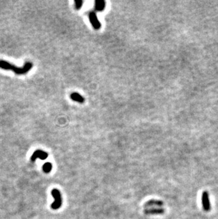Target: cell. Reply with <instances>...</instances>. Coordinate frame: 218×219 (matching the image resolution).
Segmentation results:
<instances>
[{"label": "cell", "mask_w": 218, "mask_h": 219, "mask_svg": "<svg viewBox=\"0 0 218 219\" xmlns=\"http://www.w3.org/2000/svg\"><path fill=\"white\" fill-rule=\"evenodd\" d=\"M33 65L31 62H26L23 67L19 68V67L12 65L7 61L0 60V68L2 69V70L13 71L17 75H26L33 68Z\"/></svg>", "instance_id": "obj_1"}, {"label": "cell", "mask_w": 218, "mask_h": 219, "mask_svg": "<svg viewBox=\"0 0 218 219\" xmlns=\"http://www.w3.org/2000/svg\"><path fill=\"white\" fill-rule=\"evenodd\" d=\"M51 194L55 198L54 202L51 204V209H53V210H57L61 207L62 203L60 192L58 189H54L51 191Z\"/></svg>", "instance_id": "obj_2"}, {"label": "cell", "mask_w": 218, "mask_h": 219, "mask_svg": "<svg viewBox=\"0 0 218 219\" xmlns=\"http://www.w3.org/2000/svg\"><path fill=\"white\" fill-rule=\"evenodd\" d=\"M202 204H203V209L205 211H210L211 209L210 203L209 194L208 192L205 191L202 194Z\"/></svg>", "instance_id": "obj_3"}, {"label": "cell", "mask_w": 218, "mask_h": 219, "mask_svg": "<svg viewBox=\"0 0 218 219\" xmlns=\"http://www.w3.org/2000/svg\"><path fill=\"white\" fill-rule=\"evenodd\" d=\"M48 154L46 152L41 151V150H37L33 153L32 156L31 157V160L32 162H35L37 158H40L42 160H45V159L48 158Z\"/></svg>", "instance_id": "obj_4"}, {"label": "cell", "mask_w": 218, "mask_h": 219, "mask_svg": "<svg viewBox=\"0 0 218 219\" xmlns=\"http://www.w3.org/2000/svg\"><path fill=\"white\" fill-rule=\"evenodd\" d=\"M89 20H90L91 23H92V25L96 30H98L101 28V24L100 23L99 20L97 18V16L95 12H90V14H89Z\"/></svg>", "instance_id": "obj_5"}, {"label": "cell", "mask_w": 218, "mask_h": 219, "mask_svg": "<svg viewBox=\"0 0 218 219\" xmlns=\"http://www.w3.org/2000/svg\"><path fill=\"white\" fill-rule=\"evenodd\" d=\"M165 211L161 208H152L144 210V214L146 215H159V214H164Z\"/></svg>", "instance_id": "obj_6"}, {"label": "cell", "mask_w": 218, "mask_h": 219, "mask_svg": "<svg viewBox=\"0 0 218 219\" xmlns=\"http://www.w3.org/2000/svg\"><path fill=\"white\" fill-rule=\"evenodd\" d=\"M164 205V202L160 200H155L152 199L150 201H147L145 204H144V207L147 208L150 207V206H162Z\"/></svg>", "instance_id": "obj_7"}, {"label": "cell", "mask_w": 218, "mask_h": 219, "mask_svg": "<svg viewBox=\"0 0 218 219\" xmlns=\"http://www.w3.org/2000/svg\"><path fill=\"white\" fill-rule=\"evenodd\" d=\"M70 98L74 101H77V102L80 103V104H82L84 102V98L81 95H80L79 93H77V92H73L70 95Z\"/></svg>", "instance_id": "obj_8"}, {"label": "cell", "mask_w": 218, "mask_h": 219, "mask_svg": "<svg viewBox=\"0 0 218 219\" xmlns=\"http://www.w3.org/2000/svg\"><path fill=\"white\" fill-rule=\"evenodd\" d=\"M106 7V2L104 1H96L95 2V9L98 12H102Z\"/></svg>", "instance_id": "obj_9"}, {"label": "cell", "mask_w": 218, "mask_h": 219, "mask_svg": "<svg viewBox=\"0 0 218 219\" xmlns=\"http://www.w3.org/2000/svg\"><path fill=\"white\" fill-rule=\"evenodd\" d=\"M52 168H53V165H52L51 162H46L43 165V170L44 172L46 173V174L51 172Z\"/></svg>", "instance_id": "obj_10"}, {"label": "cell", "mask_w": 218, "mask_h": 219, "mask_svg": "<svg viewBox=\"0 0 218 219\" xmlns=\"http://www.w3.org/2000/svg\"><path fill=\"white\" fill-rule=\"evenodd\" d=\"M83 1H74V5H75V9H77V10L81 9L82 7Z\"/></svg>", "instance_id": "obj_11"}]
</instances>
